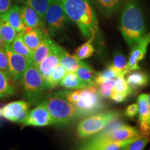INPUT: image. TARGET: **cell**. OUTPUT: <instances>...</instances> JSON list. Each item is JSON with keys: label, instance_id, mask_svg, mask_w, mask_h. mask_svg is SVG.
Returning a JSON list of instances; mask_svg holds the SVG:
<instances>
[{"label": "cell", "instance_id": "6da1fadb", "mask_svg": "<svg viewBox=\"0 0 150 150\" xmlns=\"http://www.w3.org/2000/svg\"><path fill=\"white\" fill-rule=\"evenodd\" d=\"M61 2L68 20L77 26L85 38L96 37L99 23L90 0H61Z\"/></svg>", "mask_w": 150, "mask_h": 150}, {"label": "cell", "instance_id": "7a4b0ae2", "mask_svg": "<svg viewBox=\"0 0 150 150\" xmlns=\"http://www.w3.org/2000/svg\"><path fill=\"white\" fill-rule=\"evenodd\" d=\"M120 30L130 48L139 42L147 33L143 14L135 0L127 1L124 6Z\"/></svg>", "mask_w": 150, "mask_h": 150}, {"label": "cell", "instance_id": "3957f363", "mask_svg": "<svg viewBox=\"0 0 150 150\" xmlns=\"http://www.w3.org/2000/svg\"><path fill=\"white\" fill-rule=\"evenodd\" d=\"M46 106L52 120V125L64 126L77 117V110L74 104L64 97L54 94L42 102Z\"/></svg>", "mask_w": 150, "mask_h": 150}, {"label": "cell", "instance_id": "277c9868", "mask_svg": "<svg viewBox=\"0 0 150 150\" xmlns=\"http://www.w3.org/2000/svg\"><path fill=\"white\" fill-rule=\"evenodd\" d=\"M119 116L120 112L114 110L89 115L79 123L76 128L78 136L83 139L90 138L100 132L110 122L117 119Z\"/></svg>", "mask_w": 150, "mask_h": 150}, {"label": "cell", "instance_id": "5b68a950", "mask_svg": "<svg viewBox=\"0 0 150 150\" xmlns=\"http://www.w3.org/2000/svg\"><path fill=\"white\" fill-rule=\"evenodd\" d=\"M142 134L140 129L129 126L122 122L116 119L110 122L107 127L90 137L92 141H101V140H110V141H120L129 139H134L140 137Z\"/></svg>", "mask_w": 150, "mask_h": 150}, {"label": "cell", "instance_id": "8992f818", "mask_svg": "<svg viewBox=\"0 0 150 150\" xmlns=\"http://www.w3.org/2000/svg\"><path fill=\"white\" fill-rule=\"evenodd\" d=\"M77 117H85L104 109L105 105L96 86H90L81 90V96L74 104Z\"/></svg>", "mask_w": 150, "mask_h": 150}, {"label": "cell", "instance_id": "52a82bcc", "mask_svg": "<svg viewBox=\"0 0 150 150\" xmlns=\"http://www.w3.org/2000/svg\"><path fill=\"white\" fill-rule=\"evenodd\" d=\"M27 98L35 102L41 97L43 92L47 90L46 83L37 66L31 62L20 80Z\"/></svg>", "mask_w": 150, "mask_h": 150}, {"label": "cell", "instance_id": "ba28073f", "mask_svg": "<svg viewBox=\"0 0 150 150\" xmlns=\"http://www.w3.org/2000/svg\"><path fill=\"white\" fill-rule=\"evenodd\" d=\"M67 20L61 0H51L45 17V25L50 32L54 35L61 31L66 26Z\"/></svg>", "mask_w": 150, "mask_h": 150}, {"label": "cell", "instance_id": "9c48e42d", "mask_svg": "<svg viewBox=\"0 0 150 150\" xmlns=\"http://www.w3.org/2000/svg\"><path fill=\"white\" fill-rule=\"evenodd\" d=\"M4 47L8 56L9 70H10L11 81H13L15 82H20L24 72L31 61L24 56L20 55L13 51L9 44H4Z\"/></svg>", "mask_w": 150, "mask_h": 150}, {"label": "cell", "instance_id": "30bf717a", "mask_svg": "<svg viewBox=\"0 0 150 150\" xmlns=\"http://www.w3.org/2000/svg\"><path fill=\"white\" fill-rule=\"evenodd\" d=\"M29 113V104L24 100L8 103L1 109V116L13 122L23 123Z\"/></svg>", "mask_w": 150, "mask_h": 150}, {"label": "cell", "instance_id": "8fae6325", "mask_svg": "<svg viewBox=\"0 0 150 150\" xmlns=\"http://www.w3.org/2000/svg\"><path fill=\"white\" fill-rule=\"evenodd\" d=\"M150 44V33H147L139 42L131 48V53L127 62V68L130 71L140 70L138 63L144 59Z\"/></svg>", "mask_w": 150, "mask_h": 150}, {"label": "cell", "instance_id": "7c38bea8", "mask_svg": "<svg viewBox=\"0 0 150 150\" xmlns=\"http://www.w3.org/2000/svg\"><path fill=\"white\" fill-rule=\"evenodd\" d=\"M22 124L24 126L45 127L52 125V120L46 106L42 103L29 111Z\"/></svg>", "mask_w": 150, "mask_h": 150}, {"label": "cell", "instance_id": "4fadbf2b", "mask_svg": "<svg viewBox=\"0 0 150 150\" xmlns=\"http://www.w3.org/2000/svg\"><path fill=\"white\" fill-rule=\"evenodd\" d=\"M63 51L64 50L61 46H59L57 43H55L52 52L37 66L45 82L55 67L59 63L60 59Z\"/></svg>", "mask_w": 150, "mask_h": 150}, {"label": "cell", "instance_id": "5bb4252c", "mask_svg": "<svg viewBox=\"0 0 150 150\" xmlns=\"http://www.w3.org/2000/svg\"><path fill=\"white\" fill-rule=\"evenodd\" d=\"M138 124L142 134H150V105L147 94H141L138 98Z\"/></svg>", "mask_w": 150, "mask_h": 150}, {"label": "cell", "instance_id": "9a60e30c", "mask_svg": "<svg viewBox=\"0 0 150 150\" xmlns=\"http://www.w3.org/2000/svg\"><path fill=\"white\" fill-rule=\"evenodd\" d=\"M134 139H129L120 141H110V140H101L92 141L88 140L80 146V149L85 150H117L122 149L125 146L131 143Z\"/></svg>", "mask_w": 150, "mask_h": 150}, {"label": "cell", "instance_id": "2e32d148", "mask_svg": "<svg viewBox=\"0 0 150 150\" xmlns=\"http://www.w3.org/2000/svg\"><path fill=\"white\" fill-rule=\"evenodd\" d=\"M22 22L26 29L39 28L45 30L46 26L41 21L40 17L33 9L25 4L20 6Z\"/></svg>", "mask_w": 150, "mask_h": 150}, {"label": "cell", "instance_id": "e0dca14e", "mask_svg": "<svg viewBox=\"0 0 150 150\" xmlns=\"http://www.w3.org/2000/svg\"><path fill=\"white\" fill-rule=\"evenodd\" d=\"M0 19L7 22L17 32H20L26 29L22 20L20 6L13 5L11 6L6 12L0 15Z\"/></svg>", "mask_w": 150, "mask_h": 150}, {"label": "cell", "instance_id": "ac0fdd59", "mask_svg": "<svg viewBox=\"0 0 150 150\" xmlns=\"http://www.w3.org/2000/svg\"><path fill=\"white\" fill-rule=\"evenodd\" d=\"M45 34L44 30L39 28L26 29L22 31V39L26 45L33 52L42 42Z\"/></svg>", "mask_w": 150, "mask_h": 150}, {"label": "cell", "instance_id": "d6986e66", "mask_svg": "<svg viewBox=\"0 0 150 150\" xmlns=\"http://www.w3.org/2000/svg\"><path fill=\"white\" fill-rule=\"evenodd\" d=\"M55 42L47 34H45L44 38L38 47L33 52L32 63L38 66L45 58L52 52Z\"/></svg>", "mask_w": 150, "mask_h": 150}, {"label": "cell", "instance_id": "ffe728a7", "mask_svg": "<svg viewBox=\"0 0 150 150\" xmlns=\"http://www.w3.org/2000/svg\"><path fill=\"white\" fill-rule=\"evenodd\" d=\"M76 76L84 83L90 86H96L97 73L88 63L81 61L78 69L75 72Z\"/></svg>", "mask_w": 150, "mask_h": 150}, {"label": "cell", "instance_id": "44dd1931", "mask_svg": "<svg viewBox=\"0 0 150 150\" xmlns=\"http://www.w3.org/2000/svg\"><path fill=\"white\" fill-rule=\"evenodd\" d=\"M22 31L18 33L13 41L11 44H9V45L13 51L20 55L24 56L28 60L31 61L33 57V52L24 43L22 39Z\"/></svg>", "mask_w": 150, "mask_h": 150}, {"label": "cell", "instance_id": "7402d4cb", "mask_svg": "<svg viewBox=\"0 0 150 150\" xmlns=\"http://www.w3.org/2000/svg\"><path fill=\"white\" fill-rule=\"evenodd\" d=\"M59 85L67 89H82L88 87V85L79 79L75 72H67Z\"/></svg>", "mask_w": 150, "mask_h": 150}, {"label": "cell", "instance_id": "603a6c76", "mask_svg": "<svg viewBox=\"0 0 150 150\" xmlns=\"http://www.w3.org/2000/svg\"><path fill=\"white\" fill-rule=\"evenodd\" d=\"M81 61L75 55H70L67 52H63L60 59L59 64L65 69L67 72H75L79 66Z\"/></svg>", "mask_w": 150, "mask_h": 150}, {"label": "cell", "instance_id": "cb8c5ba5", "mask_svg": "<svg viewBox=\"0 0 150 150\" xmlns=\"http://www.w3.org/2000/svg\"><path fill=\"white\" fill-rule=\"evenodd\" d=\"M67 72L61 64H58L54 69L48 78L45 81L47 90L53 89L59 85L60 81L63 79Z\"/></svg>", "mask_w": 150, "mask_h": 150}, {"label": "cell", "instance_id": "d4e9b609", "mask_svg": "<svg viewBox=\"0 0 150 150\" xmlns=\"http://www.w3.org/2000/svg\"><path fill=\"white\" fill-rule=\"evenodd\" d=\"M126 81L130 88L134 89L135 88L147 86L150 81V77L145 72H135L129 74Z\"/></svg>", "mask_w": 150, "mask_h": 150}, {"label": "cell", "instance_id": "484cf974", "mask_svg": "<svg viewBox=\"0 0 150 150\" xmlns=\"http://www.w3.org/2000/svg\"><path fill=\"white\" fill-rule=\"evenodd\" d=\"M110 66L117 73L118 76H125L131 71L127 68V61L126 58L121 52H117L114 55L113 60Z\"/></svg>", "mask_w": 150, "mask_h": 150}, {"label": "cell", "instance_id": "4316f807", "mask_svg": "<svg viewBox=\"0 0 150 150\" xmlns=\"http://www.w3.org/2000/svg\"><path fill=\"white\" fill-rule=\"evenodd\" d=\"M103 13L111 15L120 6L123 0H92Z\"/></svg>", "mask_w": 150, "mask_h": 150}, {"label": "cell", "instance_id": "83f0119b", "mask_svg": "<svg viewBox=\"0 0 150 150\" xmlns=\"http://www.w3.org/2000/svg\"><path fill=\"white\" fill-rule=\"evenodd\" d=\"M50 2L51 0H27L24 4L31 7L37 13L41 21L45 25V17Z\"/></svg>", "mask_w": 150, "mask_h": 150}, {"label": "cell", "instance_id": "f1b7e54d", "mask_svg": "<svg viewBox=\"0 0 150 150\" xmlns=\"http://www.w3.org/2000/svg\"><path fill=\"white\" fill-rule=\"evenodd\" d=\"M11 81L4 73L0 71V99L8 97L16 93V90Z\"/></svg>", "mask_w": 150, "mask_h": 150}, {"label": "cell", "instance_id": "f546056e", "mask_svg": "<svg viewBox=\"0 0 150 150\" xmlns=\"http://www.w3.org/2000/svg\"><path fill=\"white\" fill-rule=\"evenodd\" d=\"M18 33L7 22L0 19V36L4 44H11Z\"/></svg>", "mask_w": 150, "mask_h": 150}, {"label": "cell", "instance_id": "4dcf8cb0", "mask_svg": "<svg viewBox=\"0 0 150 150\" xmlns=\"http://www.w3.org/2000/svg\"><path fill=\"white\" fill-rule=\"evenodd\" d=\"M95 38H91L88 40L85 43H83L82 45L76 49L74 52V55L81 60L88 59L91 57L95 53V47H94L93 42L95 40Z\"/></svg>", "mask_w": 150, "mask_h": 150}, {"label": "cell", "instance_id": "1f68e13d", "mask_svg": "<svg viewBox=\"0 0 150 150\" xmlns=\"http://www.w3.org/2000/svg\"><path fill=\"white\" fill-rule=\"evenodd\" d=\"M149 141V135H142L136 138L131 143L125 146L122 149L125 150H142L146 147Z\"/></svg>", "mask_w": 150, "mask_h": 150}, {"label": "cell", "instance_id": "d6a6232c", "mask_svg": "<svg viewBox=\"0 0 150 150\" xmlns=\"http://www.w3.org/2000/svg\"><path fill=\"white\" fill-rule=\"evenodd\" d=\"M115 83V79H108L97 84L98 91L100 95L104 98H110Z\"/></svg>", "mask_w": 150, "mask_h": 150}, {"label": "cell", "instance_id": "836d02e7", "mask_svg": "<svg viewBox=\"0 0 150 150\" xmlns=\"http://www.w3.org/2000/svg\"><path fill=\"white\" fill-rule=\"evenodd\" d=\"M112 91L117 93H125L129 95L132 93L133 89L128 85L127 81L125 79L124 76H118L115 79V83Z\"/></svg>", "mask_w": 150, "mask_h": 150}, {"label": "cell", "instance_id": "e575fe53", "mask_svg": "<svg viewBox=\"0 0 150 150\" xmlns=\"http://www.w3.org/2000/svg\"><path fill=\"white\" fill-rule=\"evenodd\" d=\"M0 71L4 73L11 80L10 70H9L8 56L6 51L4 45L0 48Z\"/></svg>", "mask_w": 150, "mask_h": 150}, {"label": "cell", "instance_id": "d590c367", "mask_svg": "<svg viewBox=\"0 0 150 150\" xmlns=\"http://www.w3.org/2000/svg\"><path fill=\"white\" fill-rule=\"evenodd\" d=\"M117 77V74L110 65L106 67L102 72L97 73L96 76V85L108 79H115Z\"/></svg>", "mask_w": 150, "mask_h": 150}, {"label": "cell", "instance_id": "8d00e7d4", "mask_svg": "<svg viewBox=\"0 0 150 150\" xmlns=\"http://www.w3.org/2000/svg\"><path fill=\"white\" fill-rule=\"evenodd\" d=\"M138 112V105L137 103H134L127 106L125 109V115L127 117L133 118L136 116Z\"/></svg>", "mask_w": 150, "mask_h": 150}, {"label": "cell", "instance_id": "74e56055", "mask_svg": "<svg viewBox=\"0 0 150 150\" xmlns=\"http://www.w3.org/2000/svg\"><path fill=\"white\" fill-rule=\"evenodd\" d=\"M129 94L125 93H117V92L112 91L111 94H110V99H111L114 102L117 103L123 102L125 101V99L127 98Z\"/></svg>", "mask_w": 150, "mask_h": 150}, {"label": "cell", "instance_id": "f35d334b", "mask_svg": "<svg viewBox=\"0 0 150 150\" xmlns=\"http://www.w3.org/2000/svg\"><path fill=\"white\" fill-rule=\"evenodd\" d=\"M11 6V0H0V15L6 12Z\"/></svg>", "mask_w": 150, "mask_h": 150}, {"label": "cell", "instance_id": "ab89813d", "mask_svg": "<svg viewBox=\"0 0 150 150\" xmlns=\"http://www.w3.org/2000/svg\"><path fill=\"white\" fill-rule=\"evenodd\" d=\"M14 1H16L17 4H24L27 0H14Z\"/></svg>", "mask_w": 150, "mask_h": 150}, {"label": "cell", "instance_id": "60d3db41", "mask_svg": "<svg viewBox=\"0 0 150 150\" xmlns=\"http://www.w3.org/2000/svg\"><path fill=\"white\" fill-rule=\"evenodd\" d=\"M4 45V43L2 39H1V36H0V48H1V47H3Z\"/></svg>", "mask_w": 150, "mask_h": 150}, {"label": "cell", "instance_id": "b9f144b4", "mask_svg": "<svg viewBox=\"0 0 150 150\" xmlns=\"http://www.w3.org/2000/svg\"><path fill=\"white\" fill-rule=\"evenodd\" d=\"M1 116V108H0V117Z\"/></svg>", "mask_w": 150, "mask_h": 150}, {"label": "cell", "instance_id": "7bdbcfd3", "mask_svg": "<svg viewBox=\"0 0 150 150\" xmlns=\"http://www.w3.org/2000/svg\"><path fill=\"white\" fill-rule=\"evenodd\" d=\"M148 96H149V105H150V94H149V95H148Z\"/></svg>", "mask_w": 150, "mask_h": 150}]
</instances>
